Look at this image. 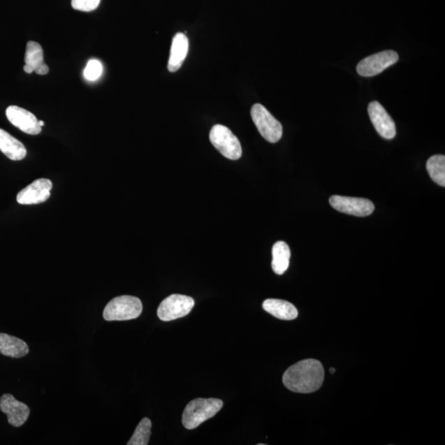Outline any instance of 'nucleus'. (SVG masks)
Here are the masks:
<instances>
[{
  "instance_id": "1",
  "label": "nucleus",
  "mask_w": 445,
  "mask_h": 445,
  "mask_svg": "<svg viewBox=\"0 0 445 445\" xmlns=\"http://www.w3.org/2000/svg\"><path fill=\"white\" fill-rule=\"evenodd\" d=\"M324 369L321 362L308 359L298 362L283 375V383L289 390L298 393H311L322 387Z\"/></svg>"
},
{
  "instance_id": "2",
  "label": "nucleus",
  "mask_w": 445,
  "mask_h": 445,
  "mask_svg": "<svg viewBox=\"0 0 445 445\" xmlns=\"http://www.w3.org/2000/svg\"><path fill=\"white\" fill-rule=\"evenodd\" d=\"M223 406V401L217 398L194 399L188 403L182 413V425L187 430L196 429L217 415Z\"/></svg>"
},
{
  "instance_id": "3",
  "label": "nucleus",
  "mask_w": 445,
  "mask_h": 445,
  "mask_svg": "<svg viewBox=\"0 0 445 445\" xmlns=\"http://www.w3.org/2000/svg\"><path fill=\"white\" fill-rule=\"evenodd\" d=\"M143 310L139 298L122 296L114 298L103 311V318L107 321H126L137 319Z\"/></svg>"
},
{
  "instance_id": "4",
  "label": "nucleus",
  "mask_w": 445,
  "mask_h": 445,
  "mask_svg": "<svg viewBox=\"0 0 445 445\" xmlns=\"http://www.w3.org/2000/svg\"><path fill=\"white\" fill-rule=\"evenodd\" d=\"M251 116L261 136L270 143H277L282 139L283 128L281 123L261 104H255Z\"/></svg>"
},
{
  "instance_id": "5",
  "label": "nucleus",
  "mask_w": 445,
  "mask_h": 445,
  "mask_svg": "<svg viewBox=\"0 0 445 445\" xmlns=\"http://www.w3.org/2000/svg\"><path fill=\"white\" fill-rule=\"evenodd\" d=\"M210 140L214 148L224 157L237 160L242 156V147L238 137L228 127L215 125L210 133Z\"/></svg>"
},
{
  "instance_id": "6",
  "label": "nucleus",
  "mask_w": 445,
  "mask_h": 445,
  "mask_svg": "<svg viewBox=\"0 0 445 445\" xmlns=\"http://www.w3.org/2000/svg\"><path fill=\"white\" fill-rule=\"evenodd\" d=\"M195 305L191 297L172 295L163 300L159 306L157 314L163 322L183 318L191 313Z\"/></svg>"
},
{
  "instance_id": "7",
  "label": "nucleus",
  "mask_w": 445,
  "mask_h": 445,
  "mask_svg": "<svg viewBox=\"0 0 445 445\" xmlns=\"http://www.w3.org/2000/svg\"><path fill=\"white\" fill-rule=\"evenodd\" d=\"M329 203L339 212L357 217H369L374 210L372 201L365 198H357V197L333 196Z\"/></svg>"
},
{
  "instance_id": "8",
  "label": "nucleus",
  "mask_w": 445,
  "mask_h": 445,
  "mask_svg": "<svg viewBox=\"0 0 445 445\" xmlns=\"http://www.w3.org/2000/svg\"><path fill=\"white\" fill-rule=\"evenodd\" d=\"M398 58V54L396 52L384 50V52L372 54V56L362 59L358 64L356 70L361 76H375L386 70L389 66L396 64Z\"/></svg>"
},
{
  "instance_id": "9",
  "label": "nucleus",
  "mask_w": 445,
  "mask_h": 445,
  "mask_svg": "<svg viewBox=\"0 0 445 445\" xmlns=\"http://www.w3.org/2000/svg\"><path fill=\"white\" fill-rule=\"evenodd\" d=\"M52 189V182L47 178H40L20 191L17 201L20 205H36L47 201Z\"/></svg>"
},
{
  "instance_id": "10",
  "label": "nucleus",
  "mask_w": 445,
  "mask_h": 445,
  "mask_svg": "<svg viewBox=\"0 0 445 445\" xmlns=\"http://www.w3.org/2000/svg\"><path fill=\"white\" fill-rule=\"evenodd\" d=\"M368 112L371 122L381 137L386 140H392L396 136V125L386 110L379 102H371L369 104Z\"/></svg>"
},
{
  "instance_id": "11",
  "label": "nucleus",
  "mask_w": 445,
  "mask_h": 445,
  "mask_svg": "<svg viewBox=\"0 0 445 445\" xmlns=\"http://www.w3.org/2000/svg\"><path fill=\"white\" fill-rule=\"evenodd\" d=\"M6 117L12 125L31 136L40 134L41 126L35 115L24 108L10 105L6 110Z\"/></svg>"
},
{
  "instance_id": "12",
  "label": "nucleus",
  "mask_w": 445,
  "mask_h": 445,
  "mask_svg": "<svg viewBox=\"0 0 445 445\" xmlns=\"http://www.w3.org/2000/svg\"><path fill=\"white\" fill-rule=\"evenodd\" d=\"M0 410L7 415L8 423L15 428L24 425L30 415V408L16 400L11 394H4L0 397Z\"/></svg>"
},
{
  "instance_id": "13",
  "label": "nucleus",
  "mask_w": 445,
  "mask_h": 445,
  "mask_svg": "<svg viewBox=\"0 0 445 445\" xmlns=\"http://www.w3.org/2000/svg\"><path fill=\"white\" fill-rule=\"evenodd\" d=\"M0 151L13 161H20L27 155L24 144L3 129H0Z\"/></svg>"
},
{
  "instance_id": "14",
  "label": "nucleus",
  "mask_w": 445,
  "mask_h": 445,
  "mask_svg": "<svg viewBox=\"0 0 445 445\" xmlns=\"http://www.w3.org/2000/svg\"><path fill=\"white\" fill-rule=\"evenodd\" d=\"M188 48L189 41L186 35L177 34L174 36L168 66L169 71L176 72L181 68L187 57Z\"/></svg>"
},
{
  "instance_id": "15",
  "label": "nucleus",
  "mask_w": 445,
  "mask_h": 445,
  "mask_svg": "<svg viewBox=\"0 0 445 445\" xmlns=\"http://www.w3.org/2000/svg\"><path fill=\"white\" fill-rule=\"evenodd\" d=\"M263 307L265 312L279 319L293 320L299 315L295 305L286 300L268 299L263 302Z\"/></svg>"
},
{
  "instance_id": "16",
  "label": "nucleus",
  "mask_w": 445,
  "mask_h": 445,
  "mask_svg": "<svg viewBox=\"0 0 445 445\" xmlns=\"http://www.w3.org/2000/svg\"><path fill=\"white\" fill-rule=\"evenodd\" d=\"M29 352V347L21 339L6 333H0V353L12 358H22Z\"/></svg>"
},
{
  "instance_id": "17",
  "label": "nucleus",
  "mask_w": 445,
  "mask_h": 445,
  "mask_svg": "<svg viewBox=\"0 0 445 445\" xmlns=\"http://www.w3.org/2000/svg\"><path fill=\"white\" fill-rule=\"evenodd\" d=\"M291 249L286 242L279 241L272 249V267L275 274L283 275L290 265Z\"/></svg>"
},
{
  "instance_id": "18",
  "label": "nucleus",
  "mask_w": 445,
  "mask_h": 445,
  "mask_svg": "<svg viewBox=\"0 0 445 445\" xmlns=\"http://www.w3.org/2000/svg\"><path fill=\"white\" fill-rule=\"evenodd\" d=\"M426 169L431 179L438 185L445 187V157L442 154L433 155L426 163Z\"/></svg>"
},
{
  "instance_id": "19",
  "label": "nucleus",
  "mask_w": 445,
  "mask_h": 445,
  "mask_svg": "<svg viewBox=\"0 0 445 445\" xmlns=\"http://www.w3.org/2000/svg\"><path fill=\"white\" fill-rule=\"evenodd\" d=\"M24 59L25 65L33 68L34 72L43 66L45 64L44 53L41 45L36 41H29L27 44Z\"/></svg>"
},
{
  "instance_id": "20",
  "label": "nucleus",
  "mask_w": 445,
  "mask_h": 445,
  "mask_svg": "<svg viewBox=\"0 0 445 445\" xmlns=\"http://www.w3.org/2000/svg\"><path fill=\"white\" fill-rule=\"evenodd\" d=\"M152 422L147 417L142 419L138 425L132 437L127 442V445H147L149 444Z\"/></svg>"
},
{
  "instance_id": "21",
  "label": "nucleus",
  "mask_w": 445,
  "mask_h": 445,
  "mask_svg": "<svg viewBox=\"0 0 445 445\" xmlns=\"http://www.w3.org/2000/svg\"><path fill=\"white\" fill-rule=\"evenodd\" d=\"M103 71V67L102 63L98 61V59H91V61L87 64L84 71V76L87 80L92 82L96 81L102 75Z\"/></svg>"
},
{
  "instance_id": "22",
  "label": "nucleus",
  "mask_w": 445,
  "mask_h": 445,
  "mask_svg": "<svg viewBox=\"0 0 445 445\" xmlns=\"http://www.w3.org/2000/svg\"><path fill=\"white\" fill-rule=\"evenodd\" d=\"M100 2L101 0H72L71 6L78 11L91 12L99 7Z\"/></svg>"
},
{
  "instance_id": "23",
  "label": "nucleus",
  "mask_w": 445,
  "mask_h": 445,
  "mask_svg": "<svg viewBox=\"0 0 445 445\" xmlns=\"http://www.w3.org/2000/svg\"><path fill=\"white\" fill-rule=\"evenodd\" d=\"M49 71H50L49 67L47 65H45V64H44L43 66H41L35 72L36 73H38V75H48V73H49Z\"/></svg>"
},
{
  "instance_id": "24",
  "label": "nucleus",
  "mask_w": 445,
  "mask_h": 445,
  "mask_svg": "<svg viewBox=\"0 0 445 445\" xmlns=\"http://www.w3.org/2000/svg\"><path fill=\"white\" fill-rule=\"evenodd\" d=\"M24 71H25L27 73H31L34 72V68H31V67H30V66H27V65H25V66H24Z\"/></svg>"
},
{
  "instance_id": "25",
  "label": "nucleus",
  "mask_w": 445,
  "mask_h": 445,
  "mask_svg": "<svg viewBox=\"0 0 445 445\" xmlns=\"http://www.w3.org/2000/svg\"><path fill=\"white\" fill-rule=\"evenodd\" d=\"M335 372H336V370H335L334 368L330 369V373L333 374H335Z\"/></svg>"
},
{
  "instance_id": "26",
  "label": "nucleus",
  "mask_w": 445,
  "mask_h": 445,
  "mask_svg": "<svg viewBox=\"0 0 445 445\" xmlns=\"http://www.w3.org/2000/svg\"><path fill=\"white\" fill-rule=\"evenodd\" d=\"M39 125H40L41 127L44 126H45V123H44V122H43V121H39Z\"/></svg>"
}]
</instances>
